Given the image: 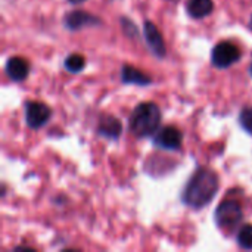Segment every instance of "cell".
Masks as SVG:
<instances>
[{
    "label": "cell",
    "mask_w": 252,
    "mask_h": 252,
    "mask_svg": "<svg viewBox=\"0 0 252 252\" xmlns=\"http://www.w3.org/2000/svg\"><path fill=\"white\" fill-rule=\"evenodd\" d=\"M219 174L208 167H198L188 179L182 190L180 201L185 207L193 211H199L207 208L213 202V199L219 193Z\"/></svg>",
    "instance_id": "6da1fadb"
},
{
    "label": "cell",
    "mask_w": 252,
    "mask_h": 252,
    "mask_svg": "<svg viewBox=\"0 0 252 252\" xmlns=\"http://www.w3.org/2000/svg\"><path fill=\"white\" fill-rule=\"evenodd\" d=\"M162 112L154 102H140L134 106L127 120V128L136 139L152 137L161 126Z\"/></svg>",
    "instance_id": "7a4b0ae2"
},
{
    "label": "cell",
    "mask_w": 252,
    "mask_h": 252,
    "mask_svg": "<svg viewBox=\"0 0 252 252\" xmlns=\"http://www.w3.org/2000/svg\"><path fill=\"white\" fill-rule=\"evenodd\" d=\"M244 221V210L236 199H223L214 211V223L224 235L235 233Z\"/></svg>",
    "instance_id": "3957f363"
},
{
    "label": "cell",
    "mask_w": 252,
    "mask_h": 252,
    "mask_svg": "<svg viewBox=\"0 0 252 252\" xmlns=\"http://www.w3.org/2000/svg\"><path fill=\"white\" fill-rule=\"evenodd\" d=\"M242 58L241 49L232 41H220L211 50V65L217 69H227L238 63Z\"/></svg>",
    "instance_id": "277c9868"
},
{
    "label": "cell",
    "mask_w": 252,
    "mask_h": 252,
    "mask_svg": "<svg viewBox=\"0 0 252 252\" xmlns=\"http://www.w3.org/2000/svg\"><path fill=\"white\" fill-rule=\"evenodd\" d=\"M24 118L25 124L31 130H38L44 127L52 118V109L49 105L38 100H27L24 103Z\"/></svg>",
    "instance_id": "5b68a950"
},
{
    "label": "cell",
    "mask_w": 252,
    "mask_h": 252,
    "mask_svg": "<svg viewBox=\"0 0 252 252\" xmlns=\"http://www.w3.org/2000/svg\"><path fill=\"white\" fill-rule=\"evenodd\" d=\"M152 145L157 149L167 151V152L180 151L183 145V133L180 128L174 126L162 127L152 136Z\"/></svg>",
    "instance_id": "8992f818"
},
{
    "label": "cell",
    "mask_w": 252,
    "mask_h": 252,
    "mask_svg": "<svg viewBox=\"0 0 252 252\" xmlns=\"http://www.w3.org/2000/svg\"><path fill=\"white\" fill-rule=\"evenodd\" d=\"M62 24L63 27L68 30V31H81L84 28H94V27H102L103 25V21L90 13V12H86V10H80V9H75V10H69L65 13L63 19H62Z\"/></svg>",
    "instance_id": "52a82bcc"
},
{
    "label": "cell",
    "mask_w": 252,
    "mask_h": 252,
    "mask_svg": "<svg viewBox=\"0 0 252 252\" xmlns=\"http://www.w3.org/2000/svg\"><path fill=\"white\" fill-rule=\"evenodd\" d=\"M143 38H145V43L149 47L151 53L155 58L165 59V56H167L165 40H164L161 31L158 30V27L152 21H149V19H146L143 22Z\"/></svg>",
    "instance_id": "ba28073f"
},
{
    "label": "cell",
    "mask_w": 252,
    "mask_h": 252,
    "mask_svg": "<svg viewBox=\"0 0 252 252\" xmlns=\"http://www.w3.org/2000/svg\"><path fill=\"white\" fill-rule=\"evenodd\" d=\"M96 134L102 139L117 142L123 134V123L111 114H100L96 126Z\"/></svg>",
    "instance_id": "9c48e42d"
},
{
    "label": "cell",
    "mask_w": 252,
    "mask_h": 252,
    "mask_svg": "<svg viewBox=\"0 0 252 252\" xmlns=\"http://www.w3.org/2000/svg\"><path fill=\"white\" fill-rule=\"evenodd\" d=\"M31 71V65L25 58L10 56L4 63V72L7 78L13 83H22L28 78Z\"/></svg>",
    "instance_id": "30bf717a"
},
{
    "label": "cell",
    "mask_w": 252,
    "mask_h": 252,
    "mask_svg": "<svg viewBox=\"0 0 252 252\" xmlns=\"http://www.w3.org/2000/svg\"><path fill=\"white\" fill-rule=\"evenodd\" d=\"M120 78L123 84H128V86H137V87H148L154 83V80L143 72L142 69L130 65V63H124L121 66L120 71Z\"/></svg>",
    "instance_id": "8fae6325"
},
{
    "label": "cell",
    "mask_w": 252,
    "mask_h": 252,
    "mask_svg": "<svg viewBox=\"0 0 252 252\" xmlns=\"http://www.w3.org/2000/svg\"><path fill=\"white\" fill-rule=\"evenodd\" d=\"M185 10L192 19H204L210 16L214 10L213 0H186Z\"/></svg>",
    "instance_id": "7c38bea8"
},
{
    "label": "cell",
    "mask_w": 252,
    "mask_h": 252,
    "mask_svg": "<svg viewBox=\"0 0 252 252\" xmlns=\"http://www.w3.org/2000/svg\"><path fill=\"white\" fill-rule=\"evenodd\" d=\"M63 68L71 74H78L86 68V58L80 53H69L63 59Z\"/></svg>",
    "instance_id": "4fadbf2b"
},
{
    "label": "cell",
    "mask_w": 252,
    "mask_h": 252,
    "mask_svg": "<svg viewBox=\"0 0 252 252\" xmlns=\"http://www.w3.org/2000/svg\"><path fill=\"white\" fill-rule=\"evenodd\" d=\"M236 244L241 250L252 251V224H244L235 235Z\"/></svg>",
    "instance_id": "5bb4252c"
},
{
    "label": "cell",
    "mask_w": 252,
    "mask_h": 252,
    "mask_svg": "<svg viewBox=\"0 0 252 252\" xmlns=\"http://www.w3.org/2000/svg\"><path fill=\"white\" fill-rule=\"evenodd\" d=\"M120 25H121V30L124 32V35L130 40H139L140 38V31L137 28V25L127 16H121L120 18Z\"/></svg>",
    "instance_id": "9a60e30c"
},
{
    "label": "cell",
    "mask_w": 252,
    "mask_h": 252,
    "mask_svg": "<svg viewBox=\"0 0 252 252\" xmlns=\"http://www.w3.org/2000/svg\"><path fill=\"white\" fill-rule=\"evenodd\" d=\"M238 121H239L241 128L245 133H248L250 136H252V106H247L239 112Z\"/></svg>",
    "instance_id": "2e32d148"
},
{
    "label": "cell",
    "mask_w": 252,
    "mask_h": 252,
    "mask_svg": "<svg viewBox=\"0 0 252 252\" xmlns=\"http://www.w3.org/2000/svg\"><path fill=\"white\" fill-rule=\"evenodd\" d=\"M69 4H81V3H84V1H87V0H66Z\"/></svg>",
    "instance_id": "e0dca14e"
},
{
    "label": "cell",
    "mask_w": 252,
    "mask_h": 252,
    "mask_svg": "<svg viewBox=\"0 0 252 252\" xmlns=\"http://www.w3.org/2000/svg\"><path fill=\"white\" fill-rule=\"evenodd\" d=\"M248 74H250V77L252 78V62L250 63V66H248Z\"/></svg>",
    "instance_id": "ac0fdd59"
},
{
    "label": "cell",
    "mask_w": 252,
    "mask_h": 252,
    "mask_svg": "<svg viewBox=\"0 0 252 252\" xmlns=\"http://www.w3.org/2000/svg\"><path fill=\"white\" fill-rule=\"evenodd\" d=\"M248 28L252 31V15H251V18H250V22H248Z\"/></svg>",
    "instance_id": "d6986e66"
},
{
    "label": "cell",
    "mask_w": 252,
    "mask_h": 252,
    "mask_svg": "<svg viewBox=\"0 0 252 252\" xmlns=\"http://www.w3.org/2000/svg\"><path fill=\"white\" fill-rule=\"evenodd\" d=\"M167 1H170V3H177V1H180V0H167Z\"/></svg>",
    "instance_id": "ffe728a7"
}]
</instances>
